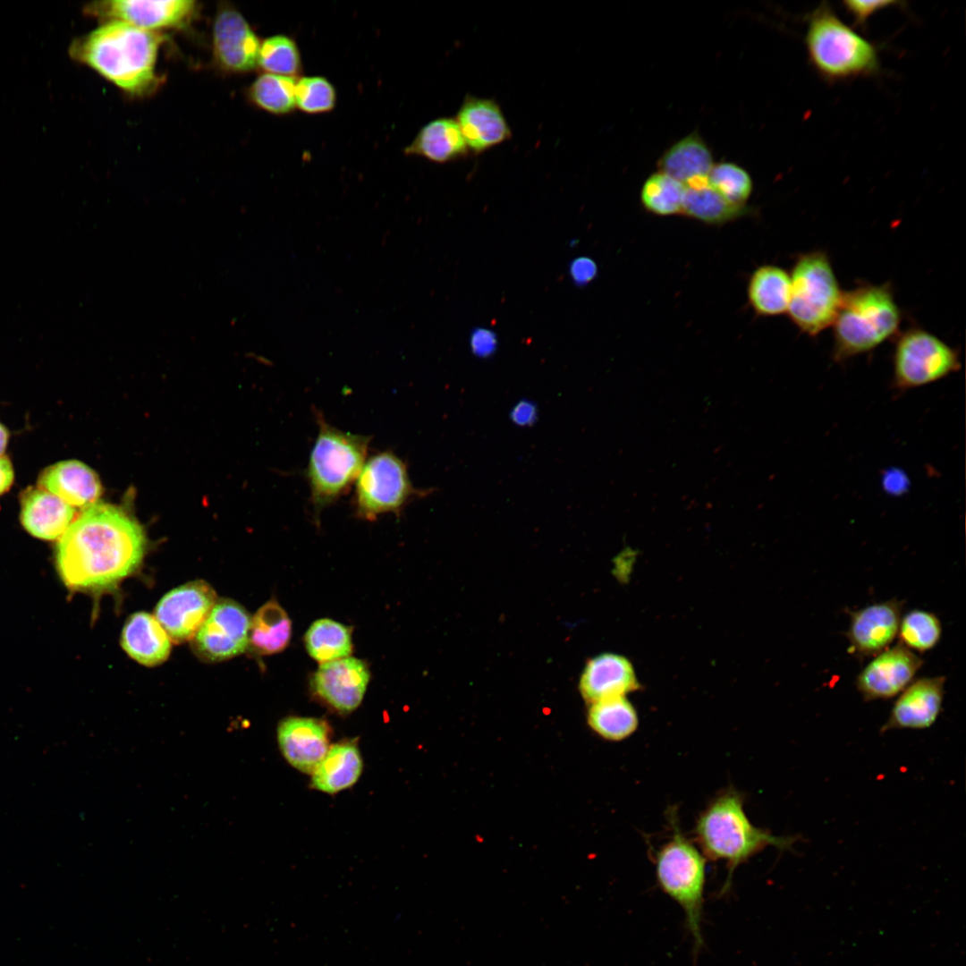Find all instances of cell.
I'll return each mask as SVG.
<instances>
[{"mask_svg":"<svg viewBox=\"0 0 966 966\" xmlns=\"http://www.w3.org/2000/svg\"><path fill=\"white\" fill-rule=\"evenodd\" d=\"M146 550L141 526L114 505L96 503L82 510L59 538L56 566L71 589H114L140 566Z\"/></svg>","mask_w":966,"mask_h":966,"instance_id":"1","label":"cell"},{"mask_svg":"<svg viewBox=\"0 0 966 966\" xmlns=\"http://www.w3.org/2000/svg\"><path fill=\"white\" fill-rule=\"evenodd\" d=\"M163 37L131 24L109 21L72 44L71 55L123 90L143 94L157 79V51Z\"/></svg>","mask_w":966,"mask_h":966,"instance_id":"2","label":"cell"},{"mask_svg":"<svg viewBox=\"0 0 966 966\" xmlns=\"http://www.w3.org/2000/svg\"><path fill=\"white\" fill-rule=\"evenodd\" d=\"M695 842L706 859L724 861L728 869L722 892L728 890L734 869L768 846L790 850L792 836L774 835L755 826L744 809V795L733 787L716 794L700 811L693 829Z\"/></svg>","mask_w":966,"mask_h":966,"instance_id":"3","label":"cell"},{"mask_svg":"<svg viewBox=\"0 0 966 966\" xmlns=\"http://www.w3.org/2000/svg\"><path fill=\"white\" fill-rule=\"evenodd\" d=\"M804 45L809 64L828 83L872 77L880 71L877 45L846 24L826 2L808 16Z\"/></svg>","mask_w":966,"mask_h":966,"instance_id":"4","label":"cell"},{"mask_svg":"<svg viewBox=\"0 0 966 966\" xmlns=\"http://www.w3.org/2000/svg\"><path fill=\"white\" fill-rule=\"evenodd\" d=\"M901 322L890 283H864L843 292L832 325L833 358L841 362L876 349L898 335Z\"/></svg>","mask_w":966,"mask_h":966,"instance_id":"5","label":"cell"},{"mask_svg":"<svg viewBox=\"0 0 966 966\" xmlns=\"http://www.w3.org/2000/svg\"><path fill=\"white\" fill-rule=\"evenodd\" d=\"M318 431L304 471L314 517L335 504L355 483L365 461L371 436L343 431L315 411Z\"/></svg>","mask_w":966,"mask_h":966,"instance_id":"6","label":"cell"},{"mask_svg":"<svg viewBox=\"0 0 966 966\" xmlns=\"http://www.w3.org/2000/svg\"><path fill=\"white\" fill-rule=\"evenodd\" d=\"M667 816L672 835L653 857L656 877L661 890L682 909L694 951L698 953L703 945L701 923L706 858L694 840L682 833L676 812L670 809Z\"/></svg>","mask_w":966,"mask_h":966,"instance_id":"7","label":"cell"},{"mask_svg":"<svg viewBox=\"0 0 966 966\" xmlns=\"http://www.w3.org/2000/svg\"><path fill=\"white\" fill-rule=\"evenodd\" d=\"M790 278L786 314L803 334L817 336L832 326L843 295L828 255L823 250L801 253Z\"/></svg>","mask_w":966,"mask_h":966,"instance_id":"8","label":"cell"},{"mask_svg":"<svg viewBox=\"0 0 966 966\" xmlns=\"http://www.w3.org/2000/svg\"><path fill=\"white\" fill-rule=\"evenodd\" d=\"M433 490L415 487L407 463L393 451L377 452L365 461L355 480L354 514L369 521L385 513L400 515L411 501Z\"/></svg>","mask_w":966,"mask_h":966,"instance_id":"9","label":"cell"},{"mask_svg":"<svg viewBox=\"0 0 966 966\" xmlns=\"http://www.w3.org/2000/svg\"><path fill=\"white\" fill-rule=\"evenodd\" d=\"M958 350L921 327L897 337L893 355V386L905 391L943 379L961 369Z\"/></svg>","mask_w":966,"mask_h":966,"instance_id":"10","label":"cell"},{"mask_svg":"<svg viewBox=\"0 0 966 966\" xmlns=\"http://www.w3.org/2000/svg\"><path fill=\"white\" fill-rule=\"evenodd\" d=\"M250 618L237 602L217 599L192 640L203 660L218 662L234 657L249 647Z\"/></svg>","mask_w":966,"mask_h":966,"instance_id":"11","label":"cell"},{"mask_svg":"<svg viewBox=\"0 0 966 966\" xmlns=\"http://www.w3.org/2000/svg\"><path fill=\"white\" fill-rule=\"evenodd\" d=\"M216 600L208 583L190 581L166 593L157 605L154 616L171 641L182 643L194 638Z\"/></svg>","mask_w":966,"mask_h":966,"instance_id":"12","label":"cell"},{"mask_svg":"<svg viewBox=\"0 0 966 966\" xmlns=\"http://www.w3.org/2000/svg\"><path fill=\"white\" fill-rule=\"evenodd\" d=\"M924 661L898 642L880 652L858 674L855 685L865 701L886 699L900 694Z\"/></svg>","mask_w":966,"mask_h":966,"instance_id":"13","label":"cell"},{"mask_svg":"<svg viewBox=\"0 0 966 966\" xmlns=\"http://www.w3.org/2000/svg\"><path fill=\"white\" fill-rule=\"evenodd\" d=\"M369 678V667L363 660L347 657L321 664L311 678L310 686L325 704L347 714L361 703Z\"/></svg>","mask_w":966,"mask_h":966,"instance_id":"14","label":"cell"},{"mask_svg":"<svg viewBox=\"0 0 966 966\" xmlns=\"http://www.w3.org/2000/svg\"><path fill=\"white\" fill-rule=\"evenodd\" d=\"M903 601L893 598L850 613L845 633L851 650L859 658L875 657L898 635Z\"/></svg>","mask_w":966,"mask_h":966,"instance_id":"15","label":"cell"},{"mask_svg":"<svg viewBox=\"0 0 966 966\" xmlns=\"http://www.w3.org/2000/svg\"><path fill=\"white\" fill-rule=\"evenodd\" d=\"M260 41L246 19L233 7H220L213 27V50L225 70L246 72L258 66Z\"/></svg>","mask_w":966,"mask_h":966,"instance_id":"16","label":"cell"},{"mask_svg":"<svg viewBox=\"0 0 966 966\" xmlns=\"http://www.w3.org/2000/svg\"><path fill=\"white\" fill-rule=\"evenodd\" d=\"M195 4L191 0H112L96 3L88 9L90 13L109 21H119L155 31L185 23L193 14Z\"/></svg>","mask_w":966,"mask_h":966,"instance_id":"17","label":"cell"},{"mask_svg":"<svg viewBox=\"0 0 966 966\" xmlns=\"http://www.w3.org/2000/svg\"><path fill=\"white\" fill-rule=\"evenodd\" d=\"M945 683V676L912 681L900 693L880 731L930 727L942 710Z\"/></svg>","mask_w":966,"mask_h":966,"instance_id":"18","label":"cell"},{"mask_svg":"<svg viewBox=\"0 0 966 966\" xmlns=\"http://www.w3.org/2000/svg\"><path fill=\"white\" fill-rule=\"evenodd\" d=\"M470 152L481 154L512 138L511 127L493 98L467 94L454 117Z\"/></svg>","mask_w":966,"mask_h":966,"instance_id":"19","label":"cell"},{"mask_svg":"<svg viewBox=\"0 0 966 966\" xmlns=\"http://www.w3.org/2000/svg\"><path fill=\"white\" fill-rule=\"evenodd\" d=\"M329 726L322 719L290 716L277 728L279 748L298 770L312 773L329 749Z\"/></svg>","mask_w":966,"mask_h":966,"instance_id":"20","label":"cell"},{"mask_svg":"<svg viewBox=\"0 0 966 966\" xmlns=\"http://www.w3.org/2000/svg\"><path fill=\"white\" fill-rule=\"evenodd\" d=\"M580 691L589 704L639 691L640 683L631 662L616 653H602L589 659L580 678Z\"/></svg>","mask_w":966,"mask_h":966,"instance_id":"21","label":"cell"},{"mask_svg":"<svg viewBox=\"0 0 966 966\" xmlns=\"http://www.w3.org/2000/svg\"><path fill=\"white\" fill-rule=\"evenodd\" d=\"M38 488L58 496L72 507L87 508L97 503L102 487L97 473L85 463L68 460L47 467L38 478Z\"/></svg>","mask_w":966,"mask_h":966,"instance_id":"22","label":"cell"},{"mask_svg":"<svg viewBox=\"0 0 966 966\" xmlns=\"http://www.w3.org/2000/svg\"><path fill=\"white\" fill-rule=\"evenodd\" d=\"M75 509L58 496L41 488H30L21 498V520L32 536L59 539L73 521Z\"/></svg>","mask_w":966,"mask_h":966,"instance_id":"23","label":"cell"},{"mask_svg":"<svg viewBox=\"0 0 966 966\" xmlns=\"http://www.w3.org/2000/svg\"><path fill=\"white\" fill-rule=\"evenodd\" d=\"M713 165L712 154L696 131L673 144L658 160L659 171L684 187L706 182Z\"/></svg>","mask_w":966,"mask_h":966,"instance_id":"24","label":"cell"},{"mask_svg":"<svg viewBox=\"0 0 966 966\" xmlns=\"http://www.w3.org/2000/svg\"><path fill=\"white\" fill-rule=\"evenodd\" d=\"M404 152L408 156L421 157L437 164L453 162L470 153L453 117H439L426 123L404 148Z\"/></svg>","mask_w":966,"mask_h":966,"instance_id":"25","label":"cell"},{"mask_svg":"<svg viewBox=\"0 0 966 966\" xmlns=\"http://www.w3.org/2000/svg\"><path fill=\"white\" fill-rule=\"evenodd\" d=\"M171 640L157 620L146 612H137L126 621L121 636L123 650L146 666L165 662L171 651Z\"/></svg>","mask_w":966,"mask_h":966,"instance_id":"26","label":"cell"},{"mask_svg":"<svg viewBox=\"0 0 966 966\" xmlns=\"http://www.w3.org/2000/svg\"><path fill=\"white\" fill-rule=\"evenodd\" d=\"M362 759L355 742L344 741L330 746L313 770L311 785L326 793L351 787L362 772Z\"/></svg>","mask_w":966,"mask_h":966,"instance_id":"27","label":"cell"},{"mask_svg":"<svg viewBox=\"0 0 966 966\" xmlns=\"http://www.w3.org/2000/svg\"><path fill=\"white\" fill-rule=\"evenodd\" d=\"M791 293L790 274L775 265H763L751 274L748 301L753 311L761 317L786 314Z\"/></svg>","mask_w":966,"mask_h":966,"instance_id":"28","label":"cell"},{"mask_svg":"<svg viewBox=\"0 0 966 966\" xmlns=\"http://www.w3.org/2000/svg\"><path fill=\"white\" fill-rule=\"evenodd\" d=\"M291 636V619L275 600L265 603L250 618L249 646L257 654L273 655L283 651Z\"/></svg>","mask_w":966,"mask_h":966,"instance_id":"29","label":"cell"},{"mask_svg":"<svg viewBox=\"0 0 966 966\" xmlns=\"http://www.w3.org/2000/svg\"><path fill=\"white\" fill-rule=\"evenodd\" d=\"M587 720L597 735L611 741L629 738L639 726L637 710L625 696L591 703Z\"/></svg>","mask_w":966,"mask_h":966,"instance_id":"30","label":"cell"},{"mask_svg":"<svg viewBox=\"0 0 966 966\" xmlns=\"http://www.w3.org/2000/svg\"><path fill=\"white\" fill-rule=\"evenodd\" d=\"M747 206L725 200L706 182L685 187L682 215L708 225H723L747 213Z\"/></svg>","mask_w":966,"mask_h":966,"instance_id":"31","label":"cell"},{"mask_svg":"<svg viewBox=\"0 0 966 966\" xmlns=\"http://www.w3.org/2000/svg\"><path fill=\"white\" fill-rule=\"evenodd\" d=\"M304 642L313 659L320 664L331 662L352 653V630L332 619H319L309 627Z\"/></svg>","mask_w":966,"mask_h":966,"instance_id":"32","label":"cell"},{"mask_svg":"<svg viewBox=\"0 0 966 966\" xmlns=\"http://www.w3.org/2000/svg\"><path fill=\"white\" fill-rule=\"evenodd\" d=\"M296 78L263 73L251 84L249 91L251 102L267 113L282 115L296 108Z\"/></svg>","mask_w":966,"mask_h":966,"instance_id":"33","label":"cell"},{"mask_svg":"<svg viewBox=\"0 0 966 966\" xmlns=\"http://www.w3.org/2000/svg\"><path fill=\"white\" fill-rule=\"evenodd\" d=\"M685 187L667 175L657 171L650 174L640 190V201L649 213L669 216L682 214Z\"/></svg>","mask_w":966,"mask_h":966,"instance_id":"34","label":"cell"},{"mask_svg":"<svg viewBox=\"0 0 966 966\" xmlns=\"http://www.w3.org/2000/svg\"><path fill=\"white\" fill-rule=\"evenodd\" d=\"M899 642L911 651L925 653L935 648L942 636V624L933 613L914 609L901 619Z\"/></svg>","mask_w":966,"mask_h":966,"instance_id":"35","label":"cell"},{"mask_svg":"<svg viewBox=\"0 0 966 966\" xmlns=\"http://www.w3.org/2000/svg\"><path fill=\"white\" fill-rule=\"evenodd\" d=\"M258 65L267 73L296 78L301 71L299 47L289 36H271L260 44Z\"/></svg>","mask_w":966,"mask_h":966,"instance_id":"36","label":"cell"},{"mask_svg":"<svg viewBox=\"0 0 966 966\" xmlns=\"http://www.w3.org/2000/svg\"><path fill=\"white\" fill-rule=\"evenodd\" d=\"M708 184L725 200L737 206H746L753 190L749 173L731 162L714 165L708 176Z\"/></svg>","mask_w":966,"mask_h":966,"instance_id":"37","label":"cell"},{"mask_svg":"<svg viewBox=\"0 0 966 966\" xmlns=\"http://www.w3.org/2000/svg\"><path fill=\"white\" fill-rule=\"evenodd\" d=\"M296 107L303 113L317 114L333 110L336 91L333 84L322 76L301 77L296 81Z\"/></svg>","mask_w":966,"mask_h":966,"instance_id":"38","label":"cell"},{"mask_svg":"<svg viewBox=\"0 0 966 966\" xmlns=\"http://www.w3.org/2000/svg\"><path fill=\"white\" fill-rule=\"evenodd\" d=\"M895 4H901V3L886 0H846L843 2V8L853 18L855 25L862 29L866 28L868 20L873 14Z\"/></svg>","mask_w":966,"mask_h":966,"instance_id":"39","label":"cell"},{"mask_svg":"<svg viewBox=\"0 0 966 966\" xmlns=\"http://www.w3.org/2000/svg\"><path fill=\"white\" fill-rule=\"evenodd\" d=\"M469 344L472 354L480 359L494 355L498 341L496 333L487 327H477L471 330Z\"/></svg>","mask_w":966,"mask_h":966,"instance_id":"40","label":"cell"},{"mask_svg":"<svg viewBox=\"0 0 966 966\" xmlns=\"http://www.w3.org/2000/svg\"><path fill=\"white\" fill-rule=\"evenodd\" d=\"M569 275L575 285L584 286L596 278L597 266L589 257H577L569 265Z\"/></svg>","mask_w":966,"mask_h":966,"instance_id":"41","label":"cell"},{"mask_svg":"<svg viewBox=\"0 0 966 966\" xmlns=\"http://www.w3.org/2000/svg\"><path fill=\"white\" fill-rule=\"evenodd\" d=\"M536 402L528 399L520 400L511 410L510 419L518 427H531L538 420Z\"/></svg>","mask_w":966,"mask_h":966,"instance_id":"42","label":"cell"},{"mask_svg":"<svg viewBox=\"0 0 966 966\" xmlns=\"http://www.w3.org/2000/svg\"><path fill=\"white\" fill-rule=\"evenodd\" d=\"M13 481V470L8 458L0 457V496L6 492Z\"/></svg>","mask_w":966,"mask_h":966,"instance_id":"43","label":"cell"},{"mask_svg":"<svg viewBox=\"0 0 966 966\" xmlns=\"http://www.w3.org/2000/svg\"><path fill=\"white\" fill-rule=\"evenodd\" d=\"M8 441V432L0 423V457L3 455Z\"/></svg>","mask_w":966,"mask_h":966,"instance_id":"44","label":"cell"}]
</instances>
